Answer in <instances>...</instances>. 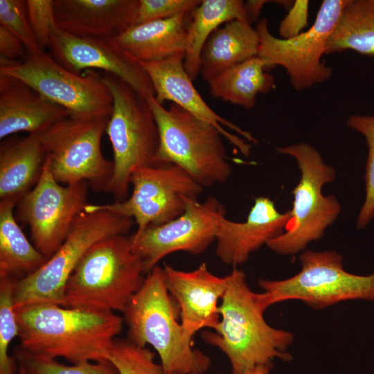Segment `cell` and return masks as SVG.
<instances>
[{"label": "cell", "instance_id": "3957f363", "mask_svg": "<svg viewBox=\"0 0 374 374\" xmlns=\"http://www.w3.org/2000/svg\"><path fill=\"white\" fill-rule=\"evenodd\" d=\"M168 290L163 268L154 267L123 312L127 326V339L157 353L164 374H204L210 358L193 346L189 336L177 320V310Z\"/></svg>", "mask_w": 374, "mask_h": 374}, {"label": "cell", "instance_id": "ffe728a7", "mask_svg": "<svg viewBox=\"0 0 374 374\" xmlns=\"http://www.w3.org/2000/svg\"><path fill=\"white\" fill-rule=\"evenodd\" d=\"M23 82L0 75V139L18 132L37 135L69 116Z\"/></svg>", "mask_w": 374, "mask_h": 374}, {"label": "cell", "instance_id": "e0dca14e", "mask_svg": "<svg viewBox=\"0 0 374 374\" xmlns=\"http://www.w3.org/2000/svg\"><path fill=\"white\" fill-rule=\"evenodd\" d=\"M166 285L180 311L181 324L193 337L200 330L215 329L220 320L218 301L224 295L229 275L220 277L212 274L205 262L190 271L165 265Z\"/></svg>", "mask_w": 374, "mask_h": 374}, {"label": "cell", "instance_id": "6da1fadb", "mask_svg": "<svg viewBox=\"0 0 374 374\" xmlns=\"http://www.w3.org/2000/svg\"><path fill=\"white\" fill-rule=\"evenodd\" d=\"M23 350L63 358L71 364L109 359L123 319L114 312H90L52 303L15 309Z\"/></svg>", "mask_w": 374, "mask_h": 374}, {"label": "cell", "instance_id": "2e32d148", "mask_svg": "<svg viewBox=\"0 0 374 374\" xmlns=\"http://www.w3.org/2000/svg\"><path fill=\"white\" fill-rule=\"evenodd\" d=\"M184 55L149 62H140L154 87V98L160 104L170 100L193 115L216 127L244 156L250 154L251 145L239 136L227 131L226 127L250 143H257L252 134L215 113L195 88L184 65Z\"/></svg>", "mask_w": 374, "mask_h": 374}, {"label": "cell", "instance_id": "7a4b0ae2", "mask_svg": "<svg viewBox=\"0 0 374 374\" xmlns=\"http://www.w3.org/2000/svg\"><path fill=\"white\" fill-rule=\"evenodd\" d=\"M219 305L220 320L215 332H204L202 339L223 352L231 364V374H244L260 364L273 366L276 358L289 361L287 352L293 333L269 326L258 293L249 287L244 272L233 267Z\"/></svg>", "mask_w": 374, "mask_h": 374}, {"label": "cell", "instance_id": "7402d4cb", "mask_svg": "<svg viewBox=\"0 0 374 374\" xmlns=\"http://www.w3.org/2000/svg\"><path fill=\"white\" fill-rule=\"evenodd\" d=\"M45 159L37 135L3 139L0 145V199L18 202L39 181Z\"/></svg>", "mask_w": 374, "mask_h": 374}, {"label": "cell", "instance_id": "8992f818", "mask_svg": "<svg viewBox=\"0 0 374 374\" xmlns=\"http://www.w3.org/2000/svg\"><path fill=\"white\" fill-rule=\"evenodd\" d=\"M103 76L113 99L105 130L113 150V173L106 192L123 202L128 198L132 172L154 166L159 133L147 98L115 75Z\"/></svg>", "mask_w": 374, "mask_h": 374}, {"label": "cell", "instance_id": "4dcf8cb0", "mask_svg": "<svg viewBox=\"0 0 374 374\" xmlns=\"http://www.w3.org/2000/svg\"><path fill=\"white\" fill-rule=\"evenodd\" d=\"M350 129L361 134L368 147L365 166V198L357 220V229L366 227L374 217V116L354 114L346 121Z\"/></svg>", "mask_w": 374, "mask_h": 374}, {"label": "cell", "instance_id": "52a82bcc", "mask_svg": "<svg viewBox=\"0 0 374 374\" xmlns=\"http://www.w3.org/2000/svg\"><path fill=\"white\" fill-rule=\"evenodd\" d=\"M276 150L296 160L301 177L292 190L291 217L285 231L267 246L278 254L294 255L320 239L341 212L337 197L322 193L323 186L334 181L336 171L323 161L315 148L307 143L278 147Z\"/></svg>", "mask_w": 374, "mask_h": 374}, {"label": "cell", "instance_id": "74e56055", "mask_svg": "<svg viewBox=\"0 0 374 374\" xmlns=\"http://www.w3.org/2000/svg\"><path fill=\"white\" fill-rule=\"evenodd\" d=\"M269 1H248L244 3V7L250 24L255 21L260 15L262 6Z\"/></svg>", "mask_w": 374, "mask_h": 374}, {"label": "cell", "instance_id": "5bb4252c", "mask_svg": "<svg viewBox=\"0 0 374 374\" xmlns=\"http://www.w3.org/2000/svg\"><path fill=\"white\" fill-rule=\"evenodd\" d=\"M182 197L185 208L181 215L131 235L133 251L141 259L145 274L169 254L185 251L199 255L216 240L218 220L225 215L224 206L214 197L203 202L196 197Z\"/></svg>", "mask_w": 374, "mask_h": 374}, {"label": "cell", "instance_id": "cb8c5ba5", "mask_svg": "<svg viewBox=\"0 0 374 374\" xmlns=\"http://www.w3.org/2000/svg\"><path fill=\"white\" fill-rule=\"evenodd\" d=\"M190 13L184 65L193 80L199 73L201 52L210 35L223 24L235 19L249 21L244 3L240 0H203Z\"/></svg>", "mask_w": 374, "mask_h": 374}, {"label": "cell", "instance_id": "1f68e13d", "mask_svg": "<svg viewBox=\"0 0 374 374\" xmlns=\"http://www.w3.org/2000/svg\"><path fill=\"white\" fill-rule=\"evenodd\" d=\"M155 354L146 347L139 346L127 339H116L109 360L119 374H164L161 364L154 360Z\"/></svg>", "mask_w": 374, "mask_h": 374}, {"label": "cell", "instance_id": "d6986e66", "mask_svg": "<svg viewBox=\"0 0 374 374\" xmlns=\"http://www.w3.org/2000/svg\"><path fill=\"white\" fill-rule=\"evenodd\" d=\"M57 28L82 37L111 39L134 25L139 0H53Z\"/></svg>", "mask_w": 374, "mask_h": 374}, {"label": "cell", "instance_id": "603a6c76", "mask_svg": "<svg viewBox=\"0 0 374 374\" xmlns=\"http://www.w3.org/2000/svg\"><path fill=\"white\" fill-rule=\"evenodd\" d=\"M259 48V36L250 23L240 19L227 22L204 44L199 73L208 82L224 71L258 56Z\"/></svg>", "mask_w": 374, "mask_h": 374}, {"label": "cell", "instance_id": "8d00e7d4", "mask_svg": "<svg viewBox=\"0 0 374 374\" xmlns=\"http://www.w3.org/2000/svg\"><path fill=\"white\" fill-rule=\"evenodd\" d=\"M24 45L20 39L0 25V60L17 61L23 55Z\"/></svg>", "mask_w": 374, "mask_h": 374}, {"label": "cell", "instance_id": "60d3db41", "mask_svg": "<svg viewBox=\"0 0 374 374\" xmlns=\"http://www.w3.org/2000/svg\"><path fill=\"white\" fill-rule=\"evenodd\" d=\"M191 374H201V373H191Z\"/></svg>", "mask_w": 374, "mask_h": 374}, {"label": "cell", "instance_id": "f546056e", "mask_svg": "<svg viewBox=\"0 0 374 374\" xmlns=\"http://www.w3.org/2000/svg\"><path fill=\"white\" fill-rule=\"evenodd\" d=\"M15 359L26 374H119L109 359L66 365L55 359L33 355L21 348L16 350Z\"/></svg>", "mask_w": 374, "mask_h": 374}, {"label": "cell", "instance_id": "44dd1931", "mask_svg": "<svg viewBox=\"0 0 374 374\" xmlns=\"http://www.w3.org/2000/svg\"><path fill=\"white\" fill-rule=\"evenodd\" d=\"M186 15L134 25L111 39L139 62H157L185 55Z\"/></svg>", "mask_w": 374, "mask_h": 374}, {"label": "cell", "instance_id": "ba28073f", "mask_svg": "<svg viewBox=\"0 0 374 374\" xmlns=\"http://www.w3.org/2000/svg\"><path fill=\"white\" fill-rule=\"evenodd\" d=\"M134 223L131 217L109 211H82L53 256L38 269L17 280L15 309L37 303L64 307L67 281L87 251L103 238L126 235Z\"/></svg>", "mask_w": 374, "mask_h": 374}, {"label": "cell", "instance_id": "d4e9b609", "mask_svg": "<svg viewBox=\"0 0 374 374\" xmlns=\"http://www.w3.org/2000/svg\"><path fill=\"white\" fill-rule=\"evenodd\" d=\"M267 62L256 56L220 73L210 82V94L216 98L253 108L259 93H266L275 87V78L266 72Z\"/></svg>", "mask_w": 374, "mask_h": 374}, {"label": "cell", "instance_id": "8fae6325", "mask_svg": "<svg viewBox=\"0 0 374 374\" xmlns=\"http://www.w3.org/2000/svg\"><path fill=\"white\" fill-rule=\"evenodd\" d=\"M107 121L69 116L37 135L57 182L67 185L86 181L94 190L106 192L113 173L112 161L101 151Z\"/></svg>", "mask_w": 374, "mask_h": 374}, {"label": "cell", "instance_id": "9c48e42d", "mask_svg": "<svg viewBox=\"0 0 374 374\" xmlns=\"http://www.w3.org/2000/svg\"><path fill=\"white\" fill-rule=\"evenodd\" d=\"M301 269L294 276L278 280L262 279L258 300L266 310L279 302L299 300L315 310L341 301H374V273L367 276L344 269L343 258L336 251L307 250L300 255Z\"/></svg>", "mask_w": 374, "mask_h": 374}, {"label": "cell", "instance_id": "9a60e30c", "mask_svg": "<svg viewBox=\"0 0 374 374\" xmlns=\"http://www.w3.org/2000/svg\"><path fill=\"white\" fill-rule=\"evenodd\" d=\"M49 48L58 63L73 72L103 70L145 98L155 95L152 83L140 62L112 39L78 37L57 28L52 35Z\"/></svg>", "mask_w": 374, "mask_h": 374}, {"label": "cell", "instance_id": "5b68a950", "mask_svg": "<svg viewBox=\"0 0 374 374\" xmlns=\"http://www.w3.org/2000/svg\"><path fill=\"white\" fill-rule=\"evenodd\" d=\"M159 133L155 165L174 164L204 187L226 183L232 174L222 134L175 104L168 109L147 98Z\"/></svg>", "mask_w": 374, "mask_h": 374}, {"label": "cell", "instance_id": "f35d334b", "mask_svg": "<svg viewBox=\"0 0 374 374\" xmlns=\"http://www.w3.org/2000/svg\"><path fill=\"white\" fill-rule=\"evenodd\" d=\"M272 366L268 364L257 365L244 374H271L270 370Z\"/></svg>", "mask_w": 374, "mask_h": 374}, {"label": "cell", "instance_id": "83f0119b", "mask_svg": "<svg viewBox=\"0 0 374 374\" xmlns=\"http://www.w3.org/2000/svg\"><path fill=\"white\" fill-rule=\"evenodd\" d=\"M352 50L374 56V0H348L332 32L326 54Z\"/></svg>", "mask_w": 374, "mask_h": 374}, {"label": "cell", "instance_id": "836d02e7", "mask_svg": "<svg viewBox=\"0 0 374 374\" xmlns=\"http://www.w3.org/2000/svg\"><path fill=\"white\" fill-rule=\"evenodd\" d=\"M200 2L199 0H139L134 25L187 15Z\"/></svg>", "mask_w": 374, "mask_h": 374}, {"label": "cell", "instance_id": "d6a6232c", "mask_svg": "<svg viewBox=\"0 0 374 374\" xmlns=\"http://www.w3.org/2000/svg\"><path fill=\"white\" fill-rule=\"evenodd\" d=\"M0 25L20 39L28 55L44 53L39 47L30 26L26 1L0 0Z\"/></svg>", "mask_w": 374, "mask_h": 374}, {"label": "cell", "instance_id": "ab89813d", "mask_svg": "<svg viewBox=\"0 0 374 374\" xmlns=\"http://www.w3.org/2000/svg\"><path fill=\"white\" fill-rule=\"evenodd\" d=\"M18 366V365H17ZM17 374H26V371L24 370L23 368L18 366V373Z\"/></svg>", "mask_w": 374, "mask_h": 374}, {"label": "cell", "instance_id": "f1b7e54d", "mask_svg": "<svg viewBox=\"0 0 374 374\" xmlns=\"http://www.w3.org/2000/svg\"><path fill=\"white\" fill-rule=\"evenodd\" d=\"M18 278L0 277V374H17L18 366L9 355V346L18 337V323L14 308V292Z\"/></svg>", "mask_w": 374, "mask_h": 374}, {"label": "cell", "instance_id": "ac0fdd59", "mask_svg": "<svg viewBox=\"0 0 374 374\" xmlns=\"http://www.w3.org/2000/svg\"><path fill=\"white\" fill-rule=\"evenodd\" d=\"M290 217V210L280 213L269 197H256L244 222L220 217L216 255L224 264L237 267L247 261L253 252L282 234Z\"/></svg>", "mask_w": 374, "mask_h": 374}, {"label": "cell", "instance_id": "d590c367", "mask_svg": "<svg viewBox=\"0 0 374 374\" xmlns=\"http://www.w3.org/2000/svg\"><path fill=\"white\" fill-rule=\"evenodd\" d=\"M308 0H296L293 2L279 26V35L282 39L291 38L303 32V29L308 25Z\"/></svg>", "mask_w": 374, "mask_h": 374}, {"label": "cell", "instance_id": "7c38bea8", "mask_svg": "<svg viewBox=\"0 0 374 374\" xmlns=\"http://www.w3.org/2000/svg\"><path fill=\"white\" fill-rule=\"evenodd\" d=\"M348 0H324L314 24L308 30L288 39L271 33L268 20L260 19L256 26L260 38L258 56L268 68L280 66L286 71L292 87L301 91L328 80L332 69L322 57L328 39Z\"/></svg>", "mask_w": 374, "mask_h": 374}, {"label": "cell", "instance_id": "4316f807", "mask_svg": "<svg viewBox=\"0 0 374 374\" xmlns=\"http://www.w3.org/2000/svg\"><path fill=\"white\" fill-rule=\"evenodd\" d=\"M132 195L123 201L137 204L183 195L196 197L203 187L185 170L174 164H161L135 170L130 177Z\"/></svg>", "mask_w": 374, "mask_h": 374}, {"label": "cell", "instance_id": "484cf974", "mask_svg": "<svg viewBox=\"0 0 374 374\" xmlns=\"http://www.w3.org/2000/svg\"><path fill=\"white\" fill-rule=\"evenodd\" d=\"M17 202L0 201V277H22L41 267L47 258L27 239L14 215Z\"/></svg>", "mask_w": 374, "mask_h": 374}, {"label": "cell", "instance_id": "277c9868", "mask_svg": "<svg viewBox=\"0 0 374 374\" xmlns=\"http://www.w3.org/2000/svg\"><path fill=\"white\" fill-rule=\"evenodd\" d=\"M131 236L114 235L93 244L69 277L64 307L90 312L125 310L145 277Z\"/></svg>", "mask_w": 374, "mask_h": 374}, {"label": "cell", "instance_id": "e575fe53", "mask_svg": "<svg viewBox=\"0 0 374 374\" xmlns=\"http://www.w3.org/2000/svg\"><path fill=\"white\" fill-rule=\"evenodd\" d=\"M28 19L40 49L50 48L53 33L58 28L53 0H26Z\"/></svg>", "mask_w": 374, "mask_h": 374}, {"label": "cell", "instance_id": "30bf717a", "mask_svg": "<svg viewBox=\"0 0 374 374\" xmlns=\"http://www.w3.org/2000/svg\"><path fill=\"white\" fill-rule=\"evenodd\" d=\"M0 75L17 79L80 119L109 118L113 99L103 76L95 70L73 72L42 53L23 62L0 60Z\"/></svg>", "mask_w": 374, "mask_h": 374}, {"label": "cell", "instance_id": "4fadbf2b", "mask_svg": "<svg viewBox=\"0 0 374 374\" xmlns=\"http://www.w3.org/2000/svg\"><path fill=\"white\" fill-rule=\"evenodd\" d=\"M88 184L62 186L45 159L36 185L17 203L16 220L29 226L34 246L47 260L63 243L87 203Z\"/></svg>", "mask_w": 374, "mask_h": 374}]
</instances>
